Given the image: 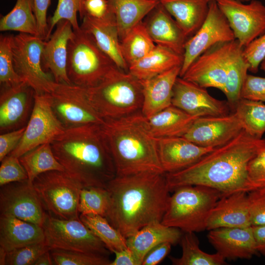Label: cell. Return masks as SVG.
I'll list each match as a JSON object with an SVG mask.
<instances>
[{"mask_svg":"<svg viewBox=\"0 0 265 265\" xmlns=\"http://www.w3.org/2000/svg\"><path fill=\"white\" fill-rule=\"evenodd\" d=\"M210 231L207 235L209 242L225 260L250 259L258 254L251 226Z\"/></svg>","mask_w":265,"mask_h":265,"instance_id":"44dd1931","label":"cell"},{"mask_svg":"<svg viewBox=\"0 0 265 265\" xmlns=\"http://www.w3.org/2000/svg\"><path fill=\"white\" fill-rule=\"evenodd\" d=\"M172 244L160 243L152 248L144 257L142 265H157L160 263L170 251Z\"/></svg>","mask_w":265,"mask_h":265,"instance_id":"db71d44e","label":"cell"},{"mask_svg":"<svg viewBox=\"0 0 265 265\" xmlns=\"http://www.w3.org/2000/svg\"><path fill=\"white\" fill-rule=\"evenodd\" d=\"M74 34L73 26L69 21L62 20L55 26V29L45 41L42 54L44 70L52 75L58 83L72 84L67 72L68 45Z\"/></svg>","mask_w":265,"mask_h":265,"instance_id":"ffe728a7","label":"cell"},{"mask_svg":"<svg viewBox=\"0 0 265 265\" xmlns=\"http://www.w3.org/2000/svg\"><path fill=\"white\" fill-rule=\"evenodd\" d=\"M172 105L198 117L226 115L231 108L227 101L213 98L206 88L180 77L174 86Z\"/></svg>","mask_w":265,"mask_h":265,"instance_id":"e0dca14e","label":"cell"},{"mask_svg":"<svg viewBox=\"0 0 265 265\" xmlns=\"http://www.w3.org/2000/svg\"><path fill=\"white\" fill-rule=\"evenodd\" d=\"M109 205L106 188L89 186L81 189L78 211L82 214H95L106 217Z\"/></svg>","mask_w":265,"mask_h":265,"instance_id":"ab89813d","label":"cell"},{"mask_svg":"<svg viewBox=\"0 0 265 265\" xmlns=\"http://www.w3.org/2000/svg\"><path fill=\"white\" fill-rule=\"evenodd\" d=\"M7 251L3 248L0 247V265H5V261L6 258Z\"/></svg>","mask_w":265,"mask_h":265,"instance_id":"680465c9","label":"cell"},{"mask_svg":"<svg viewBox=\"0 0 265 265\" xmlns=\"http://www.w3.org/2000/svg\"><path fill=\"white\" fill-rule=\"evenodd\" d=\"M81 19L80 28L93 38L99 48L117 67L129 72L128 66L121 53L117 25L111 10L102 18H95L85 14Z\"/></svg>","mask_w":265,"mask_h":265,"instance_id":"603a6c76","label":"cell"},{"mask_svg":"<svg viewBox=\"0 0 265 265\" xmlns=\"http://www.w3.org/2000/svg\"><path fill=\"white\" fill-rule=\"evenodd\" d=\"M0 215L14 217L42 227L47 213L28 180L0 186Z\"/></svg>","mask_w":265,"mask_h":265,"instance_id":"9a60e30c","label":"cell"},{"mask_svg":"<svg viewBox=\"0 0 265 265\" xmlns=\"http://www.w3.org/2000/svg\"><path fill=\"white\" fill-rule=\"evenodd\" d=\"M50 144L55 157L65 171L83 187L106 188L116 176L102 125L65 129Z\"/></svg>","mask_w":265,"mask_h":265,"instance_id":"3957f363","label":"cell"},{"mask_svg":"<svg viewBox=\"0 0 265 265\" xmlns=\"http://www.w3.org/2000/svg\"><path fill=\"white\" fill-rule=\"evenodd\" d=\"M50 250L45 241L7 252L5 265H34L38 258Z\"/></svg>","mask_w":265,"mask_h":265,"instance_id":"ee69618b","label":"cell"},{"mask_svg":"<svg viewBox=\"0 0 265 265\" xmlns=\"http://www.w3.org/2000/svg\"><path fill=\"white\" fill-rule=\"evenodd\" d=\"M0 186L28 179L27 173L19 158L8 155L1 161Z\"/></svg>","mask_w":265,"mask_h":265,"instance_id":"f6af8a7d","label":"cell"},{"mask_svg":"<svg viewBox=\"0 0 265 265\" xmlns=\"http://www.w3.org/2000/svg\"><path fill=\"white\" fill-rule=\"evenodd\" d=\"M235 40L217 44L204 52L182 78L201 87L216 88L223 92L227 62Z\"/></svg>","mask_w":265,"mask_h":265,"instance_id":"2e32d148","label":"cell"},{"mask_svg":"<svg viewBox=\"0 0 265 265\" xmlns=\"http://www.w3.org/2000/svg\"><path fill=\"white\" fill-rule=\"evenodd\" d=\"M265 148V139L254 137L243 129L188 167L165 173L168 188L173 191L181 186L198 185L217 189L222 195L248 192L254 188L248 178V164Z\"/></svg>","mask_w":265,"mask_h":265,"instance_id":"6da1fadb","label":"cell"},{"mask_svg":"<svg viewBox=\"0 0 265 265\" xmlns=\"http://www.w3.org/2000/svg\"><path fill=\"white\" fill-rule=\"evenodd\" d=\"M65 130L53 110L49 93L35 94L32 110L24 134L9 155L19 158L39 145L50 143Z\"/></svg>","mask_w":265,"mask_h":265,"instance_id":"7c38bea8","label":"cell"},{"mask_svg":"<svg viewBox=\"0 0 265 265\" xmlns=\"http://www.w3.org/2000/svg\"><path fill=\"white\" fill-rule=\"evenodd\" d=\"M146 17L143 23L156 45L183 56L187 38L160 2Z\"/></svg>","mask_w":265,"mask_h":265,"instance_id":"d4e9b609","label":"cell"},{"mask_svg":"<svg viewBox=\"0 0 265 265\" xmlns=\"http://www.w3.org/2000/svg\"><path fill=\"white\" fill-rule=\"evenodd\" d=\"M26 171L28 181L32 183L39 175L50 171H65L53 153L51 144L45 143L26 152L19 158Z\"/></svg>","mask_w":265,"mask_h":265,"instance_id":"d590c367","label":"cell"},{"mask_svg":"<svg viewBox=\"0 0 265 265\" xmlns=\"http://www.w3.org/2000/svg\"><path fill=\"white\" fill-rule=\"evenodd\" d=\"M173 191L161 223L184 232L206 230L210 213L222 195L221 192L198 185L181 186Z\"/></svg>","mask_w":265,"mask_h":265,"instance_id":"8992f818","label":"cell"},{"mask_svg":"<svg viewBox=\"0 0 265 265\" xmlns=\"http://www.w3.org/2000/svg\"><path fill=\"white\" fill-rule=\"evenodd\" d=\"M151 0L155 1H160L161 0Z\"/></svg>","mask_w":265,"mask_h":265,"instance_id":"6125c7cd","label":"cell"},{"mask_svg":"<svg viewBox=\"0 0 265 265\" xmlns=\"http://www.w3.org/2000/svg\"><path fill=\"white\" fill-rule=\"evenodd\" d=\"M256 249L265 256V224L251 226Z\"/></svg>","mask_w":265,"mask_h":265,"instance_id":"9f6ffc18","label":"cell"},{"mask_svg":"<svg viewBox=\"0 0 265 265\" xmlns=\"http://www.w3.org/2000/svg\"><path fill=\"white\" fill-rule=\"evenodd\" d=\"M182 235L178 228L155 222L144 226L127 238V244L142 265L144 257L152 248L163 242L174 245L180 242Z\"/></svg>","mask_w":265,"mask_h":265,"instance_id":"83f0119b","label":"cell"},{"mask_svg":"<svg viewBox=\"0 0 265 265\" xmlns=\"http://www.w3.org/2000/svg\"><path fill=\"white\" fill-rule=\"evenodd\" d=\"M26 126L0 135V161L8 156L20 142Z\"/></svg>","mask_w":265,"mask_h":265,"instance_id":"f907efd6","label":"cell"},{"mask_svg":"<svg viewBox=\"0 0 265 265\" xmlns=\"http://www.w3.org/2000/svg\"><path fill=\"white\" fill-rule=\"evenodd\" d=\"M83 0H58L56 8L53 16L51 17L46 40L50 37L53 28L57 23L62 20H65L71 24L74 30L80 29L78 20L77 14L81 11Z\"/></svg>","mask_w":265,"mask_h":265,"instance_id":"7bdbcfd3","label":"cell"},{"mask_svg":"<svg viewBox=\"0 0 265 265\" xmlns=\"http://www.w3.org/2000/svg\"><path fill=\"white\" fill-rule=\"evenodd\" d=\"M261 69L265 72V58L263 60L260 65Z\"/></svg>","mask_w":265,"mask_h":265,"instance_id":"91938a15","label":"cell"},{"mask_svg":"<svg viewBox=\"0 0 265 265\" xmlns=\"http://www.w3.org/2000/svg\"><path fill=\"white\" fill-rule=\"evenodd\" d=\"M79 218L113 253L128 248L127 238L104 216L80 214Z\"/></svg>","mask_w":265,"mask_h":265,"instance_id":"74e56055","label":"cell"},{"mask_svg":"<svg viewBox=\"0 0 265 265\" xmlns=\"http://www.w3.org/2000/svg\"><path fill=\"white\" fill-rule=\"evenodd\" d=\"M106 216L126 238L144 226L161 222L170 197L165 173L116 176L107 184Z\"/></svg>","mask_w":265,"mask_h":265,"instance_id":"7a4b0ae2","label":"cell"},{"mask_svg":"<svg viewBox=\"0 0 265 265\" xmlns=\"http://www.w3.org/2000/svg\"><path fill=\"white\" fill-rule=\"evenodd\" d=\"M33 186L47 213L61 219H79L78 206L83 187L66 171L53 170L37 176Z\"/></svg>","mask_w":265,"mask_h":265,"instance_id":"ba28073f","label":"cell"},{"mask_svg":"<svg viewBox=\"0 0 265 265\" xmlns=\"http://www.w3.org/2000/svg\"><path fill=\"white\" fill-rule=\"evenodd\" d=\"M53 263L50 250L42 254L37 260L34 265H53Z\"/></svg>","mask_w":265,"mask_h":265,"instance_id":"6f0895ef","label":"cell"},{"mask_svg":"<svg viewBox=\"0 0 265 265\" xmlns=\"http://www.w3.org/2000/svg\"><path fill=\"white\" fill-rule=\"evenodd\" d=\"M197 118L171 105L146 118L150 132L158 138L182 136Z\"/></svg>","mask_w":265,"mask_h":265,"instance_id":"f546056e","label":"cell"},{"mask_svg":"<svg viewBox=\"0 0 265 265\" xmlns=\"http://www.w3.org/2000/svg\"><path fill=\"white\" fill-rule=\"evenodd\" d=\"M102 128L114 163L116 176L142 173H165L159 159L158 138L141 111L106 119Z\"/></svg>","mask_w":265,"mask_h":265,"instance_id":"277c9868","label":"cell"},{"mask_svg":"<svg viewBox=\"0 0 265 265\" xmlns=\"http://www.w3.org/2000/svg\"><path fill=\"white\" fill-rule=\"evenodd\" d=\"M110 11L107 0H83L80 16L86 14L95 18H102Z\"/></svg>","mask_w":265,"mask_h":265,"instance_id":"f5cc1de1","label":"cell"},{"mask_svg":"<svg viewBox=\"0 0 265 265\" xmlns=\"http://www.w3.org/2000/svg\"><path fill=\"white\" fill-rule=\"evenodd\" d=\"M156 46L143 21L120 40L121 53L128 67L145 56Z\"/></svg>","mask_w":265,"mask_h":265,"instance_id":"e575fe53","label":"cell"},{"mask_svg":"<svg viewBox=\"0 0 265 265\" xmlns=\"http://www.w3.org/2000/svg\"><path fill=\"white\" fill-rule=\"evenodd\" d=\"M182 254L180 258L170 257L174 265H224L225 259L219 254H210L199 247V241L193 232H185L180 242Z\"/></svg>","mask_w":265,"mask_h":265,"instance_id":"8d00e7d4","label":"cell"},{"mask_svg":"<svg viewBox=\"0 0 265 265\" xmlns=\"http://www.w3.org/2000/svg\"><path fill=\"white\" fill-rule=\"evenodd\" d=\"M116 65L82 30H74L68 45L67 72L71 83L88 89L99 83Z\"/></svg>","mask_w":265,"mask_h":265,"instance_id":"52a82bcc","label":"cell"},{"mask_svg":"<svg viewBox=\"0 0 265 265\" xmlns=\"http://www.w3.org/2000/svg\"><path fill=\"white\" fill-rule=\"evenodd\" d=\"M34 1L37 22V36L46 41L49 28L47 14L51 0H34Z\"/></svg>","mask_w":265,"mask_h":265,"instance_id":"816d5d0a","label":"cell"},{"mask_svg":"<svg viewBox=\"0 0 265 265\" xmlns=\"http://www.w3.org/2000/svg\"><path fill=\"white\" fill-rule=\"evenodd\" d=\"M113 13L120 40L135 26L143 21L159 1L151 0H107Z\"/></svg>","mask_w":265,"mask_h":265,"instance_id":"1f68e13d","label":"cell"},{"mask_svg":"<svg viewBox=\"0 0 265 265\" xmlns=\"http://www.w3.org/2000/svg\"><path fill=\"white\" fill-rule=\"evenodd\" d=\"M247 174L254 189L265 188V148L250 161Z\"/></svg>","mask_w":265,"mask_h":265,"instance_id":"681fc988","label":"cell"},{"mask_svg":"<svg viewBox=\"0 0 265 265\" xmlns=\"http://www.w3.org/2000/svg\"><path fill=\"white\" fill-rule=\"evenodd\" d=\"M0 30L16 31L37 36L34 0H16L13 9L1 18Z\"/></svg>","mask_w":265,"mask_h":265,"instance_id":"836d02e7","label":"cell"},{"mask_svg":"<svg viewBox=\"0 0 265 265\" xmlns=\"http://www.w3.org/2000/svg\"><path fill=\"white\" fill-rule=\"evenodd\" d=\"M114 260L110 265H141L132 251L128 247L114 252Z\"/></svg>","mask_w":265,"mask_h":265,"instance_id":"11a10c76","label":"cell"},{"mask_svg":"<svg viewBox=\"0 0 265 265\" xmlns=\"http://www.w3.org/2000/svg\"><path fill=\"white\" fill-rule=\"evenodd\" d=\"M42 227L50 250L60 249L106 255L108 250L79 219H61L47 213Z\"/></svg>","mask_w":265,"mask_h":265,"instance_id":"30bf717a","label":"cell"},{"mask_svg":"<svg viewBox=\"0 0 265 265\" xmlns=\"http://www.w3.org/2000/svg\"><path fill=\"white\" fill-rule=\"evenodd\" d=\"M243 49L237 40L234 41L227 62L226 80L222 92L233 109L240 99L241 88L249 70V65L243 54Z\"/></svg>","mask_w":265,"mask_h":265,"instance_id":"d6a6232c","label":"cell"},{"mask_svg":"<svg viewBox=\"0 0 265 265\" xmlns=\"http://www.w3.org/2000/svg\"><path fill=\"white\" fill-rule=\"evenodd\" d=\"M251 226L265 224V188L247 192Z\"/></svg>","mask_w":265,"mask_h":265,"instance_id":"bcb514c9","label":"cell"},{"mask_svg":"<svg viewBox=\"0 0 265 265\" xmlns=\"http://www.w3.org/2000/svg\"><path fill=\"white\" fill-rule=\"evenodd\" d=\"M12 36L0 37V83L2 87H10L23 82L14 69L11 47Z\"/></svg>","mask_w":265,"mask_h":265,"instance_id":"b9f144b4","label":"cell"},{"mask_svg":"<svg viewBox=\"0 0 265 265\" xmlns=\"http://www.w3.org/2000/svg\"><path fill=\"white\" fill-rule=\"evenodd\" d=\"M44 240L42 226L14 217L0 215V247L6 251Z\"/></svg>","mask_w":265,"mask_h":265,"instance_id":"4316f807","label":"cell"},{"mask_svg":"<svg viewBox=\"0 0 265 265\" xmlns=\"http://www.w3.org/2000/svg\"><path fill=\"white\" fill-rule=\"evenodd\" d=\"M89 101L105 119H115L141 111V81L116 66L95 86L86 89Z\"/></svg>","mask_w":265,"mask_h":265,"instance_id":"5b68a950","label":"cell"},{"mask_svg":"<svg viewBox=\"0 0 265 265\" xmlns=\"http://www.w3.org/2000/svg\"><path fill=\"white\" fill-rule=\"evenodd\" d=\"M240 98L265 103V77L248 74L241 88Z\"/></svg>","mask_w":265,"mask_h":265,"instance_id":"c3c4849f","label":"cell"},{"mask_svg":"<svg viewBox=\"0 0 265 265\" xmlns=\"http://www.w3.org/2000/svg\"><path fill=\"white\" fill-rule=\"evenodd\" d=\"M51 106L65 129L90 124L103 125L105 119L91 105L86 89L57 83L49 93Z\"/></svg>","mask_w":265,"mask_h":265,"instance_id":"8fae6325","label":"cell"},{"mask_svg":"<svg viewBox=\"0 0 265 265\" xmlns=\"http://www.w3.org/2000/svg\"><path fill=\"white\" fill-rule=\"evenodd\" d=\"M183 61V56L169 49L156 45L145 56L130 66L128 71L142 81L175 67L182 66Z\"/></svg>","mask_w":265,"mask_h":265,"instance_id":"4dcf8cb0","label":"cell"},{"mask_svg":"<svg viewBox=\"0 0 265 265\" xmlns=\"http://www.w3.org/2000/svg\"><path fill=\"white\" fill-rule=\"evenodd\" d=\"M45 40L38 36L19 33L12 36L11 47L14 69L23 82L35 94L50 93L56 82L42 66V54Z\"/></svg>","mask_w":265,"mask_h":265,"instance_id":"9c48e42d","label":"cell"},{"mask_svg":"<svg viewBox=\"0 0 265 265\" xmlns=\"http://www.w3.org/2000/svg\"><path fill=\"white\" fill-rule=\"evenodd\" d=\"M181 66L175 67L150 79L141 81L143 104L141 112L149 118L172 105L173 89L180 77Z\"/></svg>","mask_w":265,"mask_h":265,"instance_id":"484cf974","label":"cell"},{"mask_svg":"<svg viewBox=\"0 0 265 265\" xmlns=\"http://www.w3.org/2000/svg\"><path fill=\"white\" fill-rule=\"evenodd\" d=\"M234 110L243 129L250 135L262 138L265 132V103L240 98Z\"/></svg>","mask_w":265,"mask_h":265,"instance_id":"f35d334b","label":"cell"},{"mask_svg":"<svg viewBox=\"0 0 265 265\" xmlns=\"http://www.w3.org/2000/svg\"><path fill=\"white\" fill-rule=\"evenodd\" d=\"M242 48L265 32V5L258 0H215Z\"/></svg>","mask_w":265,"mask_h":265,"instance_id":"5bb4252c","label":"cell"},{"mask_svg":"<svg viewBox=\"0 0 265 265\" xmlns=\"http://www.w3.org/2000/svg\"><path fill=\"white\" fill-rule=\"evenodd\" d=\"M243 54L249 65V71L257 73L265 58V32L244 48Z\"/></svg>","mask_w":265,"mask_h":265,"instance_id":"7dc6e473","label":"cell"},{"mask_svg":"<svg viewBox=\"0 0 265 265\" xmlns=\"http://www.w3.org/2000/svg\"><path fill=\"white\" fill-rule=\"evenodd\" d=\"M35 94L34 90L25 82L2 87L0 95L1 133L25 126L24 125L32 110Z\"/></svg>","mask_w":265,"mask_h":265,"instance_id":"d6986e66","label":"cell"},{"mask_svg":"<svg viewBox=\"0 0 265 265\" xmlns=\"http://www.w3.org/2000/svg\"><path fill=\"white\" fill-rule=\"evenodd\" d=\"M240 0V1H251V0Z\"/></svg>","mask_w":265,"mask_h":265,"instance_id":"94428289","label":"cell"},{"mask_svg":"<svg viewBox=\"0 0 265 265\" xmlns=\"http://www.w3.org/2000/svg\"><path fill=\"white\" fill-rule=\"evenodd\" d=\"M50 252L55 265H110L111 262L104 255L60 249Z\"/></svg>","mask_w":265,"mask_h":265,"instance_id":"60d3db41","label":"cell"},{"mask_svg":"<svg viewBox=\"0 0 265 265\" xmlns=\"http://www.w3.org/2000/svg\"><path fill=\"white\" fill-rule=\"evenodd\" d=\"M242 130L234 112L223 116L198 117L182 137L203 147L216 148L233 139Z\"/></svg>","mask_w":265,"mask_h":265,"instance_id":"ac0fdd59","label":"cell"},{"mask_svg":"<svg viewBox=\"0 0 265 265\" xmlns=\"http://www.w3.org/2000/svg\"><path fill=\"white\" fill-rule=\"evenodd\" d=\"M236 40L227 19L215 0H210L208 15L198 30L186 42L180 77L200 55L215 45Z\"/></svg>","mask_w":265,"mask_h":265,"instance_id":"4fadbf2b","label":"cell"},{"mask_svg":"<svg viewBox=\"0 0 265 265\" xmlns=\"http://www.w3.org/2000/svg\"><path fill=\"white\" fill-rule=\"evenodd\" d=\"M250 226L247 192L238 191L220 197L210 213L206 229Z\"/></svg>","mask_w":265,"mask_h":265,"instance_id":"cb8c5ba5","label":"cell"},{"mask_svg":"<svg viewBox=\"0 0 265 265\" xmlns=\"http://www.w3.org/2000/svg\"><path fill=\"white\" fill-rule=\"evenodd\" d=\"M210 0H161L159 2L174 19L187 39L205 21Z\"/></svg>","mask_w":265,"mask_h":265,"instance_id":"f1b7e54d","label":"cell"},{"mask_svg":"<svg viewBox=\"0 0 265 265\" xmlns=\"http://www.w3.org/2000/svg\"><path fill=\"white\" fill-rule=\"evenodd\" d=\"M214 148L199 146L182 136L158 138L159 159L165 173L188 167Z\"/></svg>","mask_w":265,"mask_h":265,"instance_id":"7402d4cb","label":"cell"}]
</instances>
